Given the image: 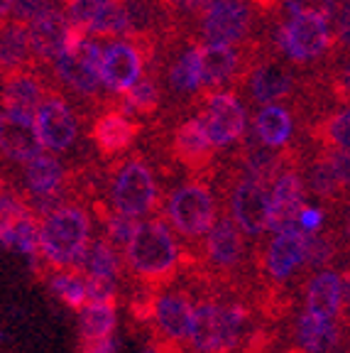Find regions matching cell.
I'll return each mask as SVG.
<instances>
[{"label":"cell","mask_w":350,"mask_h":353,"mask_svg":"<svg viewBox=\"0 0 350 353\" xmlns=\"http://www.w3.org/2000/svg\"><path fill=\"white\" fill-rule=\"evenodd\" d=\"M0 152L15 162H30L39 157L42 143H39L34 123L17 121L0 110Z\"/></svg>","instance_id":"15"},{"label":"cell","mask_w":350,"mask_h":353,"mask_svg":"<svg viewBox=\"0 0 350 353\" xmlns=\"http://www.w3.org/2000/svg\"><path fill=\"white\" fill-rule=\"evenodd\" d=\"M81 265H83V270H86V277L115 280L118 268H121V258H118V253H115V248L108 241H96L88 245V253Z\"/></svg>","instance_id":"30"},{"label":"cell","mask_w":350,"mask_h":353,"mask_svg":"<svg viewBox=\"0 0 350 353\" xmlns=\"http://www.w3.org/2000/svg\"><path fill=\"white\" fill-rule=\"evenodd\" d=\"M294 88V74L279 61H265L250 74V94L262 105H272Z\"/></svg>","instance_id":"19"},{"label":"cell","mask_w":350,"mask_h":353,"mask_svg":"<svg viewBox=\"0 0 350 353\" xmlns=\"http://www.w3.org/2000/svg\"><path fill=\"white\" fill-rule=\"evenodd\" d=\"M255 132L265 148H282L285 143H289L291 132H294L289 110L277 103L262 105L258 118H255Z\"/></svg>","instance_id":"26"},{"label":"cell","mask_w":350,"mask_h":353,"mask_svg":"<svg viewBox=\"0 0 350 353\" xmlns=\"http://www.w3.org/2000/svg\"><path fill=\"white\" fill-rule=\"evenodd\" d=\"M309 184H311L313 194H316V196H321V199H331L333 194L340 192L333 172H331V167L326 165V160H323V154L318 157L316 162H313L311 170H309Z\"/></svg>","instance_id":"39"},{"label":"cell","mask_w":350,"mask_h":353,"mask_svg":"<svg viewBox=\"0 0 350 353\" xmlns=\"http://www.w3.org/2000/svg\"><path fill=\"white\" fill-rule=\"evenodd\" d=\"M52 292L59 294V299L66 304V307L79 309L81 312L86 307V285H83V277H79L74 270H66V272H56L54 277L50 280Z\"/></svg>","instance_id":"34"},{"label":"cell","mask_w":350,"mask_h":353,"mask_svg":"<svg viewBox=\"0 0 350 353\" xmlns=\"http://www.w3.org/2000/svg\"><path fill=\"white\" fill-rule=\"evenodd\" d=\"M343 302L350 304V272L343 277Z\"/></svg>","instance_id":"52"},{"label":"cell","mask_w":350,"mask_h":353,"mask_svg":"<svg viewBox=\"0 0 350 353\" xmlns=\"http://www.w3.org/2000/svg\"><path fill=\"white\" fill-rule=\"evenodd\" d=\"M25 184L37 199H52L64 184V167L50 154H39L25 167Z\"/></svg>","instance_id":"25"},{"label":"cell","mask_w":350,"mask_h":353,"mask_svg":"<svg viewBox=\"0 0 350 353\" xmlns=\"http://www.w3.org/2000/svg\"><path fill=\"white\" fill-rule=\"evenodd\" d=\"M167 216L172 226L186 238L206 236L216 223V201L206 184L189 182L172 192Z\"/></svg>","instance_id":"3"},{"label":"cell","mask_w":350,"mask_h":353,"mask_svg":"<svg viewBox=\"0 0 350 353\" xmlns=\"http://www.w3.org/2000/svg\"><path fill=\"white\" fill-rule=\"evenodd\" d=\"M105 6H108V0H72L69 10H66V22L88 32L93 28V22L103 15Z\"/></svg>","instance_id":"36"},{"label":"cell","mask_w":350,"mask_h":353,"mask_svg":"<svg viewBox=\"0 0 350 353\" xmlns=\"http://www.w3.org/2000/svg\"><path fill=\"white\" fill-rule=\"evenodd\" d=\"M152 316L157 321L159 331L169 341H189V331L194 321V304L181 294H165L154 299Z\"/></svg>","instance_id":"16"},{"label":"cell","mask_w":350,"mask_h":353,"mask_svg":"<svg viewBox=\"0 0 350 353\" xmlns=\"http://www.w3.org/2000/svg\"><path fill=\"white\" fill-rule=\"evenodd\" d=\"M238 52L228 44H206L201 47V79L203 86L214 88L228 81L238 69Z\"/></svg>","instance_id":"27"},{"label":"cell","mask_w":350,"mask_h":353,"mask_svg":"<svg viewBox=\"0 0 350 353\" xmlns=\"http://www.w3.org/2000/svg\"><path fill=\"white\" fill-rule=\"evenodd\" d=\"M277 47L294 61H313L331 47V28L316 17H291L277 28Z\"/></svg>","instance_id":"5"},{"label":"cell","mask_w":350,"mask_h":353,"mask_svg":"<svg viewBox=\"0 0 350 353\" xmlns=\"http://www.w3.org/2000/svg\"><path fill=\"white\" fill-rule=\"evenodd\" d=\"M323 135L329 145H333L336 150H350V105L329 118L323 123Z\"/></svg>","instance_id":"37"},{"label":"cell","mask_w":350,"mask_h":353,"mask_svg":"<svg viewBox=\"0 0 350 353\" xmlns=\"http://www.w3.org/2000/svg\"><path fill=\"white\" fill-rule=\"evenodd\" d=\"M336 37L350 50V6H340L336 12Z\"/></svg>","instance_id":"47"},{"label":"cell","mask_w":350,"mask_h":353,"mask_svg":"<svg viewBox=\"0 0 350 353\" xmlns=\"http://www.w3.org/2000/svg\"><path fill=\"white\" fill-rule=\"evenodd\" d=\"M66 15L56 8L50 15L39 17L32 25H28L30 32V47H32L34 57L42 61H52L61 54V44H64L66 32Z\"/></svg>","instance_id":"21"},{"label":"cell","mask_w":350,"mask_h":353,"mask_svg":"<svg viewBox=\"0 0 350 353\" xmlns=\"http://www.w3.org/2000/svg\"><path fill=\"white\" fill-rule=\"evenodd\" d=\"M250 8L245 0H211L203 12V34L208 44H233L240 42L250 32Z\"/></svg>","instance_id":"7"},{"label":"cell","mask_w":350,"mask_h":353,"mask_svg":"<svg viewBox=\"0 0 350 353\" xmlns=\"http://www.w3.org/2000/svg\"><path fill=\"white\" fill-rule=\"evenodd\" d=\"M105 231H108L110 241L115 243H123V245H127L130 243V238L137 233V228H140V221L137 219H130V216L125 214H105Z\"/></svg>","instance_id":"41"},{"label":"cell","mask_w":350,"mask_h":353,"mask_svg":"<svg viewBox=\"0 0 350 353\" xmlns=\"http://www.w3.org/2000/svg\"><path fill=\"white\" fill-rule=\"evenodd\" d=\"M272 206H269V226L267 231H272L274 236L282 233L285 228L296 226V219H299L301 209H304V184H301V176L296 172H285V174L277 176L272 192Z\"/></svg>","instance_id":"11"},{"label":"cell","mask_w":350,"mask_h":353,"mask_svg":"<svg viewBox=\"0 0 350 353\" xmlns=\"http://www.w3.org/2000/svg\"><path fill=\"white\" fill-rule=\"evenodd\" d=\"M34 128H37L42 148L54 150V152L69 150L79 135L76 118L69 110V105L61 99H56V96H50V99L42 101L37 118H34Z\"/></svg>","instance_id":"9"},{"label":"cell","mask_w":350,"mask_h":353,"mask_svg":"<svg viewBox=\"0 0 350 353\" xmlns=\"http://www.w3.org/2000/svg\"><path fill=\"white\" fill-rule=\"evenodd\" d=\"M340 331L336 326L333 319H323L316 314H304L299 316V331H296V339H299V346L304 348V353H329L338 343Z\"/></svg>","instance_id":"24"},{"label":"cell","mask_w":350,"mask_h":353,"mask_svg":"<svg viewBox=\"0 0 350 353\" xmlns=\"http://www.w3.org/2000/svg\"><path fill=\"white\" fill-rule=\"evenodd\" d=\"M189 343L198 353H220V304L201 302L194 307Z\"/></svg>","instance_id":"22"},{"label":"cell","mask_w":350,"mask_h":353,"mask_svg":"<svg viewBox=\"0 0 350 353\" xmlns=\"http://www.w3.org/2000/svg\"><path fill=\"white\" fill-rule=\"evenodd\" d=\"M115 321H118L115 302H86L79 314L81 341H99V339L113 336Z\"/></svg>","instance_id":"28"},{"label":"cell","mask_w":350,"mask_h":353,"mask_svg":"<svg viewBox=\"0 0 350 353\" xmlns=\"http://www.w3.org/2000/svg\"><path fill=\"white\" fill-rule=\"evenodd\" d=\"M69 3H72V0H69Z\"/></svg>","instance_id":"55"},{"label":"cell","mask_w":350,"mask_h":353,"mask_svg":"<svg viewBox=\"0 0 350 353\" xmlns=\"http://www.w3.org/2000/svg\"><path fill=\"white\" fill-rule=\"evenodd\" d=\"M157 184L143 160H130L118 170L110 184V201L118 214H125L130 219L150 214L157 204Z\"/></svg>","instance_id":"4"},{"label":"cell","mask_w":350,"mask_h":353,"mask_svg":"<svg viewBox=\"0 0 350 353\" xmlns=\"http://www.w3.org/2000/svg\"><path fill=\"white\" fill-rule=\"evenodd\" d=\"M125 260L130 270L143 280L162 282L174 275L179 265V245L162 221H147L140 223L125 245Z\"/></svg>","instance_id":"2"},{"label":"cell","mask_w":350,"mask_h":353,"mask_svg":"<svg viewBox=\"0 0 350 353\" xmlns=\"http://www.w3.org/2000/svg\"><path fill=\"white\" fill-rule=\"evenodd\" d=\"M137 135V123H132L125 113L108 110L103 116L96 118L91 128V138L96 143L101 154H118L125 148H130Z\"/></svg>","instance_id":"17"},{"label":"cell","mask_w":350,"mask_h":353,"mask_svg":"<svg viewBox=\"0 0 350 353\" xmlns=\"http://www.w3.org/2000/svg\"><path fill=\"white\" fill-rule=\"evenodd\" d=\"M247 326V309L243 304H220V353L236 351Z\"/></svg>","instance_id":"32"},{"label":"cell","mask_w":350,"mask_h":353,"mask_svg":"<svg viewBox=\"0 0 350 353\" xmlns=\"http://www.w3.org/2000/svg\"><path fill=\"white\" fill-rule=\"evenodd\" d=\"M143 77V52L130 42H113L103 50L101 81L113 94H127Z\"/></svg>","instance_id":"10"},{"label":"cell","mask_w":350,"mask_h":353,"mask_svg":"<svg viewBox=\"0 0 350 353\" xmlns=\"http://www.w3.org/2000/svg\"><path fill=\"white\" fill-rule=\"evenodd\" d=\"M172 86L181 94H194L203 86L201 79V50L194 47V50L184 52L179 57L174 66H172V77H169Z\"/></svg>","instance_id":"31"},{"label":"cell","mask_w":350,"mask_h":353,"mask_svg":"<svg viewBox=\"0 0 350 353\" xmlns=\"http://www.w3.org/2000/svg\"><path fill=\"white\" fill-rule=\"evenodd\" d=\"M309 236L299 226H289L272 238L267 248V272L274 280H287L291 272L304 265Z\"/></svg>","instance_id":"13"},{"label":"cell","mask_w":350,"mask_h":353,"mask_svg":"<svg viewBox=\"0 0 350 353\" xmlns=\"http://www.w3.org/2000/svg\"><path fill=\"white\" fill-rule=\"evenodd\" d=\"M343 307V277L333 270H321L311 277L307 287V312L309 314L336 319Z\"/></svg>","instance_id":"18"},{"label":"cell","mask_w":350,"mask_h":353,"mask_svg":"<svg viewBox=\"0 0 350 353\" xmlns=\"http://www.w3.org/2000/svg\"><path fill=\"white\" fill-rule=\"evenodd\" d=\"M0 101H3V113L17 121L34 123L39 105H42V81L30 72L8 74Z\"/></svg>","instance_id":"12"},{"label":"cell","mask_w":350,"mask_h":353,"mask_svg":"<svg viewBox=\"0 0 350 353\" xmlns=\"http://www.w3.org/2000/svg\"><path fill=\"white\" fill-rule=\"evenodd\" d=\"M269 206L272 199L265 184L255 179H243L230 192V214L233 223L240 228V233L250 238H258L269 226Z\"/></svg>","instance_id":"6"},{"label":"cell","mask_w":350,"mask_h":353,"mask_svg":"<svg viewBox=\"0 0 350 353\" xmlns=\"http://www.w3.org/2000/svg\"><path fill=\"white\" fill-rule=\"evenodd\" d=\"M206 130L214 148H225V145L236 143L245 132V108L233 94H211L206 105Z\"/></svg>","instance_id":"8"},{"label":"cell","mask_w":350,"mask_h":353,"mask_svg":"<svg viewBox=\"0 0 350 353\" xmlns=\"http://www.w3.org/2000/svg\"><path fill=\"white\" fill-rule=\"evenodd\" d=\"M167 3L179 8L181 12H189V15H194V12H206V8L211 6V0H167Z\"/></svg>","instance_id":"50"},{"label":"cell","mask_w":350,"mask_h":353,"mask_svg":"<svg viewBox=\"0 0 350 353\" xmlns=\"http://www.w3.org/2000/svg\"><path fill=\"white\" fill-rule=\"evenodd\" d=\"M291 17H316L326 20L338 12V0H285Z\"/></svg>","instance_id":"38"},{"label":"cell","mask_w":350,"mask_h":353,"mask_svg":"<svg viewBox=\"0 0 350 353\" xmlns=\"http://www.w3.org/2000/svg\"><path fill=\"white\" fill-rule=\"evenodd\" d=\"M331 255H333V248L331 243L321 236H309V245H307V258H304V265L309 268H323L329 263Z\"/></svg>","instance_id":"44"},{"label":"cell","mask_w":350,"mask_h":353,"mask_svg":"<svg viewBox=\"0 0 350 353\" xmlns=\"http://www.w3.org/2000/svg\"><path fill=\"white\" fill-rule=\"evenodd\" d=\"M206 253L208 260L218 268H236L243 258V238L240 228L233 223V219H218L214 228L206 233Z\"/></svg>","instance_id":"20"},{"label":"cell","mask_w":350,"mask_h":353,"mask_svg":"<svg viewBox=\"0 0 350 353\" xmlns=\"http://www.w3.org/2000/svg\"><path fill=\"white\" fill-rule=\"evenodd\" d=\"M91 241V221L81 206H56L39 223V253L54 268L83 263Z\"/></svg>","instance_id":"1"},{"label":"cell","mask_w":350,"mask_h":353,"mask_svg":"<svg viewBox=\"0 0 350 353\" xmlns=\"http://www.w3.org/2000/svg\"><path fill=\"white\" fill-rule=\"evenodd\" d=\"M333 91L338 99L343 101L350 99V64H345L340 72L333 74Z\"/></svg>","instance_id":"48"},{"label":"cell","mask_w":350,"mask_h":353,"mask_svg":"<svg viewBox=\"0 0 350 353\" xmlns=\"http://www.w3.org/2000/svg\"><path fill=\"white\" fill-rule=\"evenodd\" d=\"M323 219H326V214H323L321 206H304L299 219H296V226L307 233V236H316L323 226Z\"/></svg>","instance_id":"46"},{"label":"cell","mask_w":350,"mask_h":353,"mask_svg":"<svg viewBox=\"0 0 350 353\" xmlns=\"http://www.w3.org/2000/svg\"><path fill=\"white\" fill-rule=\"evenodd\" d=\"M30 32L20 22H8L6 28H0V69L3 74L25 72L30 59Z\"/></svg>","instance_id":"23"},{"label":"cell","mask_w":350,"mask_h":353,"mask_svg":"<svg viewBox=\"0 0 350 353\" xmlns=\"http://www.w3.org/2000/svg\"><path fill=\"white\" fill-rule=\"evenodd\" d=\"M323 160H326V165H329L331 172H333L338 187L348 189L350 187V150H336L333 148L323 154Z\"/></svg>","instance_id":"43"},{"label":"cell","mask_w":350,"mask_h":353,"mask_svg":"<svg viewBox=\"0 0 350 353\" xmlns=\"http://www.w3.org/2000/svg\"><path fill=\"white\" fill-rule=\"evenodd\" d=\"M118 341L115 336H105L99 341H81V353H115Z\"/></svg>","instance_id":"49"},{"label":"cell","mask_w":350,"mask_h":353,"mask_svg":"<svg viewBox=\"0 0 350 353\" xmlns=\"http://www.w3.org/2000/svg\"><path fill=\"white\" fill-rule=\"evenodd\" d=\"M345 233H348V238H350V211H348V219H345Z\"/></svg>","instance_id":"53"},{"label":"cell","mask_w":350,"mask_h":353,"mask_svg":"<svg viewBox=\"0 0 350 353\" xmlns=\"http://www.w3.org/2000/svg\"><path fill=\"white\" fill-rule=\"evenodd\" d=\"M12 6H15V0H0V28L8 25V17L12 15Z\"/></svg>","instance_id":"51"},{"label":"cell","mask_w":350,"mask_h":353,"mask_svg":"<svg viewBox=\"0 0 350 353\" xmlns=\"http://www.w3.org/2000/svg\"><path fill=\"white\" fill-rule=\"evenodd\" d=\"M88 302H113L115 299V280L105 277H83Z\"/></svg>","instance_id":"45"},{"label":"cell","mask_w":350,"mask_h":353,"mask_svg":"<svg viewBox=\"0 0 350 353\" xmlns=\"http://www.w3.org/2000/svg\"><path fill=\"white\" fill-rule=\"evenodd\" d=\"M159 105V91L150 79H140L135 86L123 96L125 113H154Z\"/></svg>","instance_id":"35"},{"label":"cell","mask_w":350,"mask_h":353,"mask_svg":"<svg viewBox=\"0 0 350 353\" xmlns=\"http://www.w3.org/2000/svg\"><path fill=\"white\" fill-rule=\"evenodd\" d=\"M132 28V15L125 8L123 0H108L103 15L93 22L88 34H99V37H115V34H125Z\"/></svg>","instance_id":"33"},{"label":"cell","mask_w":350,"mask_h":353,"mask_svg":"<svg viewBox=\"0 0 350 353\" xmlns=\"http://www.w3.org/2000/svg\"><path fill=\"white\" fill-rule=\"evenodd\" d=\"M143 353H162V351H159V348H154V346H150V348H145Z\"/></svg>","instance_id":"54"},{"label":"cell","mask_w":350,"mask_h":353,"mask_svg":"<svg viewBox=\"0 0 350 353\" xmlns=\"http://www.w3.org/2000/svg\"><path fill=\"white\" fill-rule=\"evenodd\" d=\"M54 72L66 86H72L76 94L81 96H99L101 94V77H96L93 72H88L86 66L76 59V57L59 54L54 59Z\"/></svg>","instance_id":"29"},{"label":"cell","mask_w":350,"mask_h":353,"mask_svg":"<svg viewBox=\"0 0 350 353\" xmlns=\"http://www.w3.org/2000/svg\"><path fill=\"white\" fill-rule=\"evenodd\" d=\"M52 10H56V6L52 0H15V6H12V15H15V22L20 25H32L34 20L39 17L50 15Z\"/></svg>","instance_id":"42"},{"label":"cell","mask_w":350,"mask_h":353,"mask_svg":"<svg viewBox=\"0 0 350 353\" xmlns=\"http://www.w3.org/2000/svg\"><path fill=\"white\" fill-rule=\"evenodd\" d=\"M172 145H174V154L189 170L206 167L211 162V154H214V143L208 138L203 118H186L184 123H179Z\"/></svg>","instance_id":"14"},{"label":"cell","mask_w":350,"mask_h":353,"mask_svg":"<svg viewBox=\"0 0 350 353\" xmlns=\"http://www.w3.org/2000/svg\"><path fill=\"white\" fill-rule=\"evenodd\" d=\"M245 167H247V179H255V182L265 184L267 179H274V174L279 170V160L274 154L265 152V150H255V152L247 154Z\"/></svg>","instance_id":"40"}]
</instances>
